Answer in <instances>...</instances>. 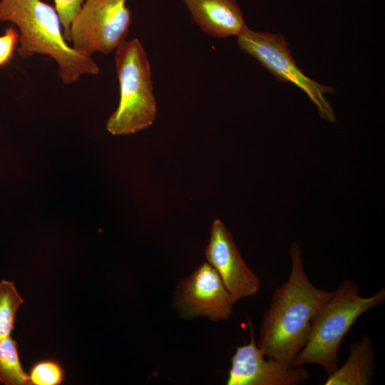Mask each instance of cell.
<instances>
[{"mask_svg":"<svg viewBox=\"0 0 385 385\" xmlns=\"http://www.w3.org/2000/svg\"><path fill=\"white\" fill-rule=\"evenodd\" d=\"M289 253V275L273 293L257 345L265 356L292 365L308 340L314 316L333 291L320 289L309 281L297 244L291 245Z\"/></svg>","mask_w":385,"mask_h":385,"instance_id":"cell-1","label":"cell"},{"mask_svg":"<svg viewBox=\"0 0 385 385\" xmlns=\"http://www.w3.org/2000/svg\"><path fill=\"white\" fill-rule=\"evenodd\" d=\"M0 21L18 26L22 58L46 55L58 64L62 82L71 84L86 74L99 73L91 55L70 46L61 31V23L55 8L41 0H1Z\"/></svg>","mask_w":385,"mask_h":385,"instance_id":"cell-2","label":"cell"},{"mask_svg":"<svg viewBox=\"0 0 385 385\" xmlns=\"http://www.w3.org/2000/svg\"><path fill=\"white\" fill-rule=\"evenodd\" d=\"M359 287L344 280L314 316L308 340L292 362L294 366L320 365L328 375L336 371L342 342L355 321L385 300V289L369 297L359 294Z\"/></svg>","mask_w":385,"mask_h":385,"instance_id":"cell-3","label":"cell"},{"mask_svg":"<svg viewBox=\"0 0 385 385\" xmlns=\"http://www.w3.org/2000/svg\"><path fill=\"white\" fill-rule=\"evenodd\" d=\"M115 64L120 100L106 128L113 135L133 134L150 126L157 113L150 63L140 41L127 40L117 48Z\"/></svg>","mask_w":385,"mask_h":385,"instance_id":"cell-4","label":"cell"},{"mask_svg":"<svg viewBox=\"0 0 385 385\" xmlns=\"http://www.w3.org/2000/svg\"><path fill=\"white\" fill-rule=\"evenodd\" d=\"M237 38L240 50L255 58L281 81L291 83L302 90L317 107L322 118L335 122L334 111L324 96L334 89L318 83L303 73L281 34L255 31L247 26Z\"/></svg>","mask_w":385,"mask_h":385,"instance_id":"cell-5","label":"cell"},{"mask_svg":"<svg viewBox=\"0 0 385 385\" xmlns=\"http://www.w3.org/2000/svg\"><path fill=\"white\" fill-rule=\"evenodd\" d=\"M127 0H86L69 31L72 47L92 55L109 54L127 41L132 21Z\"/></svg>","mask_w":385,"mask_h":385,"instance_id":"cell-6","label":"cell"},{"mask_svg":"<svg viewBox=\"0 0 385 385\" xmlns=\"http://www.w3.org/2000/svg\"><path fill=\"white\" fill-rule=\"evenodd\" d=\"M175 304L185 317L219 321L230 317L234 302L217 272L205 262L180 282Z\"/></svg>","mask_w":385,"mask_h":385,"instance_id":"cell-7","label":"cell"},{"mask_svg":"<svg viewBox=\"0 0 385 385\" xmlns=\"http://www.w3.org/2000/svg\"><path fill=\"white\" fill-rule=\"evenodd\" d=\"M250 341L238 346L232 357L227 385H297L304 382L309 372L303 366H294L274 358L265 359L257 345L251 321Z\"/></svg>","mask_w":385,"mask_h":385,"instance_id":"cell-8","label":"cell"},{"mask_svg":"<svg viewBox=\"0 0 385 385\" xmlns=\"http://www.w3.org/2000/svg\"><path fill=\"white\" fill-rule=\"evenodd\" d=\"M205 255L207 262L219 274L234 303L257 292L259 277L242 260L231 235L219 220L213 222Z\"/></svg>","mask_w":385,"mask_h":385,"instance_id":"cell-9","label":"cell"},{"mask_svg":"<svg viewBox=\"0 0 385 385\" xmlns=\"http://www.w3.org/2000/svg\"><path fill=\"white\" fill-rule=\"evenodd\" d=\"M192 21L217 38L237 36L247 25L235 0H183Z\"/></svg>","mask_w":385,"mask_h":385,"instance_id":"cell-10","label":"cell"},{"mask_svg":"<svg viewBox=\"0 0 385 385\" xmlns=\"http://www.w3.org/2000/svg\"><path fill=\"white\" fill-rule=\"evenodd\" d=\"M350 354L341 367L329 375L325 385H368L371 384L376 361L372 343L364 335L349 346Z\"/></svg>","mask_w":385,"mask_h":385,"instance_id":"cell-11","label":"cell"},{"mask_svg":"<svg viewBox=\"0 0 385 385\" xmlns=\"http://www.w3.org/2000/svg\"><path fill=\"white\" fill-rule=\"evenodd\" d=\"M0 381L5 385H28V374L24 370L16 342L11 337L0 341Z\"/></svg>","mask_w":385,"mask_h":385,"instance_id":"cell-12","label":"cell"},{"mask_svg":"<svg viewBox=\"0 0 385 385\" xmlns=\"http://www.w3.org/2000/svg\"><path fill=\"white\" fill-rule=\"evenodd\" d=\"M24 300L13 282H0V341L11 336L15 328L16 314Z\"/></svg>","mask_w":385,"mask_h":385,"instance_id":"cell-13","label":"cell"},{"mask_svg":"<svg viewBox=\"0 0 385 385\" xmlns=\"http://www.w3.org/2000/svg\"><path fill=\"white\" fill-rule=\"evenodd\" d=\"M28 378V385H59L64 381L65 371L58 361L46 359L32 365Z\"/></svg>","mask_w":385,"mask_h":385,"instance_id":"cell-14","label":"cell"},{"mask_svg":"<svg viewBox=\"0 0 385 385\" xmlns=\"http://www.w3.org/2000/svg\"><path fill=\"white\" fill-rule=\"evenodd\" d=\"M86 0H53L55 9L58 14L63 28V36L67 42L69 41L71 24L81 9Z\"/></svg>","mask_w":385,"mask_h":385,"instance_id":"cell-15","label":"cell"},{"mask_svg":"<svg viewBox=\"0 0 385 385\" xmlns=\"http://www.w3.org/2000/svg\"><path fill=\"white\" fill-rule=\"evenodd\" d=\"M19 41V34L14 26L7 27L0 36V68L9 63Z\"/></svg>","mask_w":385,"mask_h":385,"instance_id":"cell-16","label":"cell"}]
</instances>
